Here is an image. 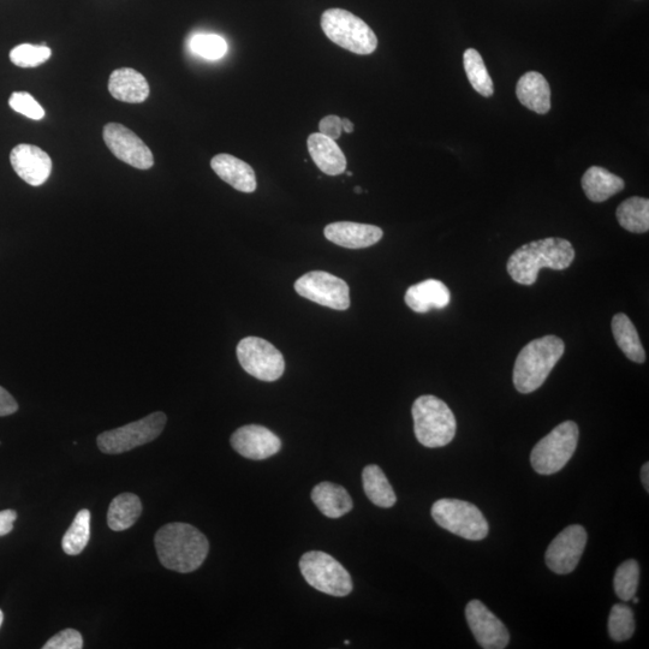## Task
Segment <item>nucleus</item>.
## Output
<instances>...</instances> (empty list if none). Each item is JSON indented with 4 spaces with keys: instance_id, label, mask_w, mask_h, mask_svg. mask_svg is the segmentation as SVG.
Listing matches in <instances>:
<instances>
[{
    "instance_id": "obj_35",
    "label": "nucleus",
    "mask_w": 649,
    "mask_h": 649,
    "mask_svg": "<svg viewBox=\"0 0 649 649\" xmlns=\"http://www.w3.org/2000/svg\"><path fill=\"white\" fill-rule=\"evenodd\" d=\"M11 109L21 113V115L33 119V121H40L45 117V110L31 94L27 92H15L11 94L9 99Z\"/></svg>"
},
{
    "instance_id": "obj_3",
    "label": "nucleus",
    "mask_w": 649,
    "mask_h": 649,
    "mask_svg": "<svg viewBox=\"0 0 649 649\" xmlns=\"http://www.w3.org/2000/svg\"><path fill=\"white\" fill-rule=\"evenodd\" d=\"M565 344L557 336H545L528 343L518 354L514 385L521 394H532L543 386L564 354Z\"/></svg>"
},
{
    "instance_id": "obj_7",
    "label": "nucleus",
    "mask_w": 649,
    "mask_h": 649,
    "mask_svg": "<svg viewBox=\"0 0 649 649\" xmlns=\"http://www.w3.org/2000/svg\"><path fill=\"white\" fill-rule=\"evenodd\" d=\"M579 443V427L574 421H565L534 446L532 467L541 475H552L567 466Z\"/></svg>"
},
{
    "instance_id": "obj_11",
    "label": "nucleus",
    "mask_w": 649,
    "mask_h": 649,
    "mask_svg": "<svg viewBox=\"0 0 649 649\" xmlns=\"http://www.w3.org/2000/svg\"><path fill=\"white\" fill-rule=\"evenodd\" d=\"M296 293L323 307L347 311L350 307V290L343 279L324 271L309 272L297 279Z\"/></svg>"
},
{
    "instance_id": "obj_19",
    "label": "nucleus",
    "mask_w": 649,
    "mask_h": 649,
    "mask_svg": "<svg viewBox=\"0 0 649 649\" xmlns=\"http://www.w3.org/2000/svg\"><path fill=\"white\" fill-rule=\"evenodd\" d=\"M211 168L238 192L254 193L258 187L252 166L230 154H218L212 159Z\"/></svg>"
},
{
    "instance_id": "obj_44",
    "label": "nucleus",
    "mask_w": 649,
    "mask_h": 649,
    "mask_svg": "<svg viewBox=\"0 0 649 649\" xmlns=\"http://www.w3.org/2000/svg\"><path fill=\"white\" fill-rule=\"evenodd\" d=\"M631 600H633L635 604H639V601H640L639 598H633Z\"/></svg>"
},
{
    "instance_id": "obj_21",
    "label": "nucleus",
    "mask_w": 649,
    "mask_h": 649,
    "mask_svg": "<svg viewBox=\"0 0 649 649\" xmlns=\"http://www.w3.org/2000/svg\"><path fill=\"white\" fill-rule=\"evenodd\" d=\"M517 99L528 110L546 115L551 110V88L544 75L529 71L516 86Z\"/></svg>"
},
{
    "instance_id": "obj_40",
    "label": "nucleus",
    "mask_w": 649,
    "mask_h": 649,
    "mask_svg": "<svg viewBox=\"0 0 649 649\" xmlns=\"http://www.w3.org/2000/svg\"><path fill=\"white\" fill-rule=\"evenodd\" d=\"M641 480L643 486H645L646 491L649 492V464L646 463L645 466L641 469Z\"/></svg>"
},
{
    "instance_id": "obj_29",
    "label": "nucleus",
    "mask_w": 649,
    "mask_h": 649,
    "mask_svg": "<svg viewBox=\"0 0 649 649\" xmlns=\"http://www.w3.org/2000/svg\"><path fill=\"white\" fill-rule=\"evenodd\" d=\"M91 539V512L83 509L77 512L62 540L63 551L68 556H79L86 549Z\"/></svg>"
},
{
    "instance_id": "obj_4",
    "label": "nucleus",
    "mask_w": 649,
    "mask_h": 649,
    "mask_svg": "<svg viewBox=\"0 0 649 649\" xmlns=\"http://www.w3.org/2000/svg\"><path fill=\"white\" fill-rule=\"evenodd\" d=\"M416 439L426 448H443L456 436V419L448 404L436 396H421L413 404Z\"/></svg>"
},
{
    "instance_id": "obj_36",
    "label": "nucleus",
    "mask_w": 649,
    "mask_h": 649,
    "mask_svg": "<svg viewBox=\"0 0 649 649\" xmlns=\"http://www.w3.org/2000/svg\"><path fill=\"white\" fill-rule=\"evenodd\" d=\"M44 649H81L83 648V639L79 631L75 629H65L56 634L47 641Z\"/></svg>"
},
{
    "instance_id": "obj_38",
    "label": "nucleus",
    "mask_w": 649,
    "mask_h": 649,
    "mask_svg": "<svg viewBox=\"0 0 649 649\" xmlns=\"http://www.w3.org/2000/svg\"><path fill=\"white\" fill-rule=\"evenodd\" d=\"M19 410V404L4 387L0 386V416L13 415Z\"/></svg>"
},
{
    "instance_id": "obj_28",
    "label": "nucleus",
    "mask_w": 649,
    "mask_h": 649,
    "mask_svg": "<svg viewBox=\"0 0 649 649\" xmlns=\"http://www.w3.org/2000/svg\"><path fill=\"white\" fill-rule=\"evenodd\" d=\"M616 216L623 229L645 234L649 230V200L639 196L629 198L618 206Z\"/></svg>"
},
{
    "instance_id": "obj_24",
    "label": "nucleus",
    "mask_w": 649,
    "mask_h": 649,
    "mask_svg": "<svg viewBox=\"0 0 649 649\" xmlns=\"http://www.w3.org/2000/svg\"><path fill=\"white\" fill-rule=\"evenodd\" d=\"M624 187L625 183L621 177L600 166H592L582 177L583 192L593 202L609 200L611 196L621 193Z\"/></svg>"
},
{
    "instance_id": "obj_14",
    "label": "nucleus",
    "mask_w": 649,
    "mask_h": 649,
    "mask_svg": "<svg viewBox=\"0 0 649 649\" xmlns=\"http://www.w3.org/2000/svg\"><path fill=\"white\" fill-rule=\"evenodd\" d=\"M466 617L475 640L482 648L504 649L509 645L508 629L480 600H472L468 603Z\"/></svg>"
},
{
    "instance_id": "obj_10",
    "label": "nucleus",
    "mask_w": 649,
    "mask_h": 649,
    "mask_svg": "<svg viewBox=\"0 0 649 649\" xmlns=\"http://www.w3.org/2000/svg\"><path fill=\"white\" fill-rule=\"evenodd\" d=\"M237 359L244 371L267 383L278 380L285 371L281 351L263 338H243L237 345Z\"/></svg>"
},
{
    "instance_id": "obj_25",
    "label": "nucleus",
    "mask_w": 649,
    "mask_h": 649,
    "mask_svg": "<svg viewBox=\"0 0 649 649\" xmlns=\"http://www.w3.org/2000/svg\"><path fill=\"white\" fill-rule=\"evenodd\" d=\"M142 514L141 500L134 493H122L112 500L107 512V525L115 532L132 528Z\"/></svg>"
},
{
    "instance_id": "obj_33",
    "label": "nucleus",
    "mask_w": 649,
    "mask_h": 649,
    "mask_svg": "<svg viewBox=\"0 0 649 649\" xmlns=\"http://www.w3.org/2000/svg\"><path fill=\"white\" fill-rule=\"evenodd\" d=\"M189 47L195 55L210 61H217L228 52V44L217 34H196L190 39Z\"/></svg>"
},
{
    "instance_id": "obj_30",
    "label": "nucleus",
    "mask_w": 649,
    "mask_h": 649,
    "mask_svg": "<svg viewBox=\"0 0 649 649\" xmlns=\"http://www.w3.org/2000/svg\"><path fill=\"white\" fill-rule=\"evenodd\" d=\"M463 65L470 85L475 91L482 97H492L494 93L493 81L480 53L474 49H468L463 55Z\"/></svg>"
},
{
    "instance_id": "obj_37",
    "label": "nucleus",
    "mask_w": 649,
    "mask_h": 649,
    "mask_svg": "<svg viewBox=\"0 0 649 649\" xmlns=\"http://www.w3.org/2000/svg\"><path fill=\"white\" fill-rule=\"evenodd\" d=\"M319 133L331 140H338L343 133L342 118L331 115L321 119L319 124Z\"/></svg>"
},
{
    "instance_id": "obj_27",
    "label": "nucleus",
    "mask_w": 649,
    "mask_h": 649,
    "mask_svg": "<svg viewBox=\"0 0 649 649\" xmlns=\"http://www.w3.org/2000/svg\"><path fill=\"white\" fill-rule=\"evenodd\" d=\"M363 490L374 505L379 508H392L397 502L394 488L380 467L371 464L362 472Z\"/></svg>"
},
{
    "instance_id": "obj_43",
    "label": "nucleus",
    "mask_w": 649,
    "mask_h": 649,
    "mask_svg": "<svg viewBox=\"0 0 649 649\" xmlns=\"http://www.w3.org/2000/svg\"><path fill=\"white\" fill-rule=\"evenodd\" d=\"M355 192H356L357 194H360V193H362V189H361L360 187H356V188H355Z\"/></svg>"
},
{
    "instance_id": "obj_23",
    "label": "nucleus",
    "mask_w": 649,
    "mask_h": 649,
    "mask_svg": "<svg viewBox=\"0 0 649 649\" xmlns=\"http://www.w3.org/2000/svg\"><path fill=\"white\" fill-rule=\"evenodd\" d=\"M312 500L321 514L329 518H339L353 510L354 502L344 487L324 481L315 486Z\"/></svg>"
},
{
    "instance_id": "obj_41",
    "label": "nucleus",
    "mask_w": 649,
    "mask_h": 649,
    "mask_svg": "<svg viewBox=\"0 0 649 649\" xmlns=\"http://www.w3.org/2000/svg\"><path fill=\"white\" fill-rule=\"evenodd\" d=\"M342 127H343V132L347 134L353 133L355 129L354 123L349 121L348 118L342 119Z\"/></svg>"
},
{
    "instance_id": "obj_20",
    "label": "nucleus",
    "mask_w": 649,
    "mask_h": 649,
    "mask_svg": "<svg viewBox=\"0 0 649 649\" xmlns=\"http://www.w3.org/2000/svg\"><path fill=\"white\" fill-rule=\"evenodd\" d=\"M404 300L412 311L424 314L430 312L431 309L448 307L451 294L443 282L437 281V279H427L425 282L412 285L407 290Z\"/></svg>"
},
{
    "instance_id": "obj_16",
    "label": "nucleus",
    "mask_w": 649,
    "mask_h": 649,
    "mask_svg": "<svg viewBox=\"0 0 649 649\" xmlns=\"http://www.w3.org/2000/svg\"><path fill=\"white\" fill-rule=\"evenodd\" d=\"M10 162L17 175L29 186H43L52 172V160L45 151L33 145H19L11 151Z\"/></svg>"
},
{
    "instance_id": "obj_2",
    "label": "nucleus",
    "mask_w": 649,
    "mask_h": 649,
    "mask_svg": "<svg viewBox=\"0 0 649 649\" xmlns=\"http://www.w3.org/2000/svg\"><path fill=\"white\" fill-rule=\"evenodd\" d=\"M575 259L573 244L564 238L533 241L515 250L508 261V273L518 284L533 285L541 269L567 270Z\"/></svg>"
},
{
    "instance_id": "obj_17",
    "label": "nucleus",
    "mask_w": 649,
    "mask_h": 649,
    "mask_svg": "<svg viewBox=\"0 0 649 649\" xmlns=\"http://www.w3.org/2000/svg\"><path fill=\"white\" fill-rule=\"evenodd\" d=\"M324 235L339 247L362 249L377 244L383 238L384 232L375 225L338 222L327 225Z\"/></svg>"
},
{
    "instance_id": "obj_32",
    "label": "nucleus",
    "mask_w": 649,
    "mask_h": 649,
    "mask_svg": "<svg viewBox=\"0 0 649 649\" xmlns=\"http://www.w3.org/2000/svg\"><path fill=\"white\" fill-rule=\"evenodd\" d=\"M609 633L611 639L623 642L630 639L635 633L634 612L628 605H613L609 618Z\"/></svg>"
},
{
    "instance_id": "obj_12",
    "label": "nucleus",
    "mask_w": 649,
    "mask_h": 649,
    "mask_svg": "<svg viewBox=\"0 0 649 649\" xmlns=\"http://www.w3.org/2000/svg\"><path fill=\"white\" fill-rule=\"evenodd\" d=\"M104 141L116 158L135 169L148 170L154 165L153 153L144 141L122 124L104 127Z\"/></svg>"
},
{
    "instance_id": "obj_8",
    "label": "nucleus",
    "mask_w": 649,
    "mask_h": 649,
    "mask_svg": "<svg viewBox=\"0 0 649 649\" xmlns=\"http://www.w3.org/2000/svg\"><path fill=\"white\" fill-rule=\"evenodd\" d=\"M300 569L308 585L319 592L341 598L353 591V580L348 570L325 552L305 553L300 561Z\"/></svg>"
},
{
    "instance_id": "obj_39",
    "label": "nucleus",
    "mask_w": 649,
    "mask_h": 649,
    "mask_svg": "<svg viewBox=\"0 0 649 649\" xmlns=\"http://www.w3.org/2000/svg\"><path fill=\"white\" fill-rule=\"evenodd\" d=\"M17 514L14 510L0 511V538L13 532Z\"/></svg>"
},
{
    "instance_id": "obj_6",
    "label": "nucleus",
    "mask_w": 649,
    "mask_h": 649,
    "mask_svg": "<svg viewBox=\"0 0 649 649\" xmlns=\"http://www.w3.org/2000/svg\"><path fill=\"white\" fill-rule=\"evenodd\" d=\"M431 514L437 525L462 539L480 541L488 534V522L478 506L458 499H440Z\"/></svg>"
},
{
    "instance_id": "obj_5",
    "label": "nucleus",
    "mask_w": 649,
    "mask_h": 649,
    "mask_svg": "<svg viewBox=\"0 0 649 649\" xmlns=\"http://www.w3.org/2000/svg\"><path fill=\"white\" fill-rule=\"evenodd\" d=\"M321 28L332 43L355 55H372L377 50L378 38L373 29L347 10H326L321 16Z\"/></svg>"
},
{
    "instance_id": "obj_1",
    "label": "nucleus",
    "mask_w": 649,
    "mask_h": 649,
    "mask_svg": "<svg viewBox=\"0 0 649 649\" xmlns=\"http://www.w3.org/2000/svg\"><path fill=\"white\" fill-rule=\"evenodd\" d=\"M154 544L160 563L181 574L198 570L210 552L205 535L188 523H169L160 528Z\"/></svg>"
},
{
    "instance_id": "obj_18",
    "label": "nucleus",
    "mask_w": 649,
    "mask_h": 649,
    "mask_svg": "<svg viewBox=\"0 0 649 649\" xmlns=\"http://www.w3.org/2000/svg\"><path fill=\"white\" fill-rule=\"evenodd\" d=\"M112 97L128 104H141L150 97L151 89L146 77L130 68L113 71L109 80Z\"/></svg>"
},
{
    "instance_id": "obj_26",
    "label": "nucleus",
    "mask_w": 649,
    "mask_h": 649,
    "mask_svg": "<svg viewBox=\"0 0 649 649\" xmlns=\"http://www.w3.org/2000/svg\"><path fill=\"white\" fill-rule=\"evenodd\" d=\"M612 332L615 341L629 360L636 363H643L646 361L645 349L642 347L639 333L636 327L628 318V315L623 313L616 314L612 319Z\"/></svg>"
},
{
    "instance_id": "obj_13",
    "label": "nucleus",
    "mask_w": 649,
    "mask_h": 649,
    "mask_svg": "<svg viewBox=\"0 0 649 649\" xmlns=\"http://www.w3.org/2000/svg\"><path fill=\"white\" fill-rule=\"evenodd\" d=\"M586 529L579 525L569 526L553 539L546 551L547 567L558 575L573 573L587 545Z\"/></svg>"
},
{
    "instance_id": "obj_9",
    "label": "nucleus",
    "mask_w": 649,
    "mask_h": 649,
    "mask_svg": "<svg viewBox=\"0 0 649 649\" xmlns=\"http://www.w3.org/2000/svg\"><path fill=\"white\" fill-rule=\"evenodd\" d=\"M168 418L162 412L153 413L132 424L106 431L98 437V448L106 455L124 454L156 440L164 431Z\"/></svg>"
},
{
    "instance_id": "obj_42",
    "label": "nucleus",
    "mask_w": 649,
    "mask_h": 649,
    "mask_svg": "<svg viewBox=\"0 0 649 649\" xmlns=\"http://www.w3.org/2000/svg\"><path fill=\"white\" fill-rule=\"evenodd\" d=\"M3 621H4V613L2 610H0V627H2Z\"/></svg>"
},
{
    "instance_id": "obj_34",
    "label": "nucleus",
    "mask_w": 649,
    "mask_h": 649,
    "mask_svg": "<svg viewBox=\"0 0 649 649\" xmlns=\"http://www.w3.org/2000/svg\"><path fill=\"white\" fill-rule=\"evenodd\" d=\"M52 51L45 45L22 44L10 52V61L20 68H35L51 58Z\"/></svg>"
},
{
    "instance_id": "obj_22",
    "label": "nucleus",
    "mask_w": 649,
    "mask_h": 649,
    "mask_svg": "<svg viewBox=\"0 0 649 649\" xmlns=\"http://www.w3.org/2000/svg\"><path fill=\"white\" fill-rule=\"evenodd\" d=\"M308 151L318 168L329 176L344 174L347 170V158L335 140L325 135L315 133L309 136Z\"/></svg>"
},
{
    "instance_id": "obj_15",
    "label": "nucleus",
    "mask_w": 649,
    "mask_h": 649,
    "mask_svg": "<svg viewBox=\"0 0 649 649\" xmlns=\"http://www.w3.org/2000/svg\"><path fill=\"white\" fill-rule=\"evenodd\" d=\"M231 445L238 454L253 461L267 460L282 449L281 439L266 427L259 425L238 428L232 434Z\"/></svg>"
},
{
    "instance_id": "obj_31",
    "label": "nucleus",
    "mask_w": 649,
    "mask_h": 649,
    "mask_svg": "<svg viewBox=\"0 0 649 649\" xmlns=\"http://www.w3.org/2000/svg\"><path fill=\"white\" fill-rule=\"evenodd\" d=\"M639 580L640 567L635 559H629L619 565L613 580L617 597L623 601L633 599L639 587Z\"/></svg>"
}]
</instances>
